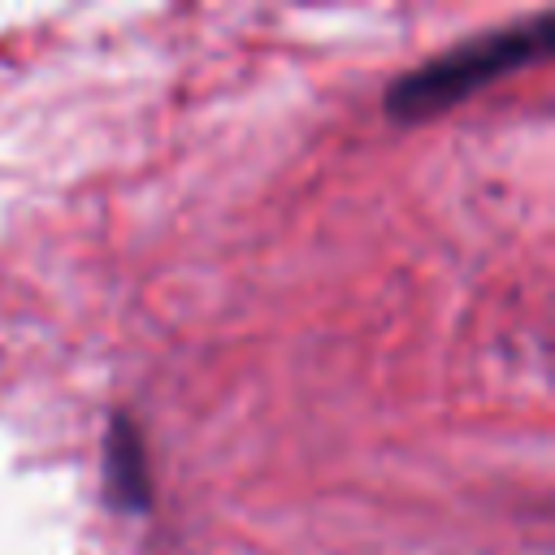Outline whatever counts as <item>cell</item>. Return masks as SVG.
Segmentation results:
<instances>
[{
	"mask_svg": "<svg viewBox=\"0 0 555 555\" xmlns=\"http://www.w3.org/2000/svg\"><path fill=\"white\" fill-rule=\"evenodd\" d=\"M546 48H551V13L512 22L499 30H481L473 39L438 52L434 61L416 65L412 74H403L386 91V113L399 121H425L434 113H447L464 95L481 91L486 82H494L529 61H542Z\"/></svg>",
	"mask_w": 555,
	"mask_h": 555,
	"instance_id": "obj_1",
	"label": "cell"
},
{
	"mask_svg": "<svg viewBox=\"0 0 555 555\" xmlns=\"http://www.w3.org/2000/svg\"><path fill=\"white\" fill-rule=\"evenodd\" d=\"M104 490L117 512H147L152 503V477H147V451L139 429L126 416H113L104 438Z\"/></svg>",
	"mask_w": 555,
	"mask_h": 555,
	"instance_id": "obj_2",
	"label": "cell"
}]
</instances>
